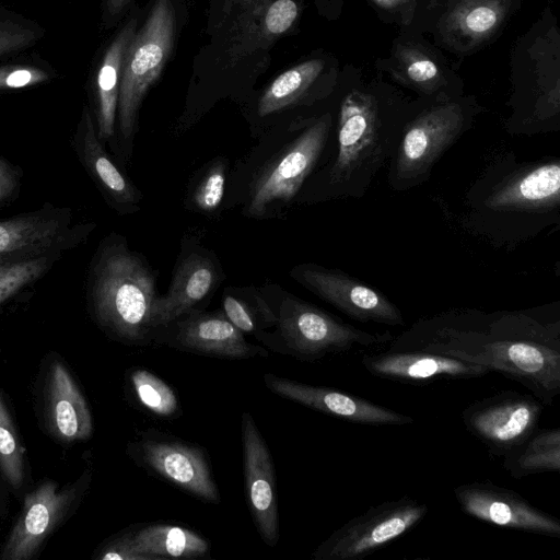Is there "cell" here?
Here are the masks:
<instances>
[{
	"instance_id": "11",
	"label": "cell",
	"mask_w": 560,
	"mask_h": 560,
	"mask_svg": "<svg viewBox=\"0 0 560 560\" xmlns=\"http://www.w3.org/2000/svg\"><path fill=\"white\" fill-rule=\"evenodd\" d=\"M300 285L360 323L405 326L399 307L378 289L351 275L314 262L296 265L290 272Z\"/></svg>"
},
{
	"instance_id": "7",
	"label": "cell",
	"mask_w": 560,
	"mask_h": 560,
	"mask_svg": "<svg viewBox=\"0 0 560 560\" xmlns=\"http://www.w3.org/2000/svg\"><path fill=\"white\" fill-rule=\"evenodd\" d=\"M175 12L171 0H156L125 54L117 104L118 131L130 154L138 113L149 88L160 75L173 47Z\"/></svg>"
},
{
	"instance_id": "16",
	"label": "cell",
	"mask_w": 560,
	"mask_h": 560,
	"mask_svg": "<svg viewBox=\"0 0 560 560\" xmlns=\"http://www.w3.org/2000/svg\"><path fill=\"white\" fill-rule=\"evenodd\" d=\"M241 433L248 508L259 536L273 547L279 540V513L271 454L249 412L242 415Z\"/></svg>"
},
{
	"instance_id": "34",
	"label": "cell",
	"mask_w": 560,
	"mask_h": 560,
	"mask_svg": "<svg viewBox=\"0 0 560 560\" xmlns=\"http://www.w3.org/2000/svg\"><path fill=\"white\" fill-rule=\"evenodd\" d=\"M48 80V73L34 67H0V90L32 86Z\"/></svg>"
},
{
	"instance_id": "24",
	"label": "cell",
	"mask_w": 560,
	"mask_h": 560,
	"mask_svg": "<svg viewBox=\"0 0 560 560\" xmlns=\"http://www.w3.org/2000/svg\"><path fill=\"white\" fill-rule=\"evenodd\" d=\"M137 20H130L106 50L97 74V137L101 141L114 136L121 67L129 43L136 34Z\"/></svg>"
},
{
	"instance_id": "22",
	"label": "cell",
	"mask_w": 560,
	"mask_h": 560,
	"mask_svg": "<svg viewBox=\"0 0 560 560\" xmlns=\"http://www.w3.org/2000/svg\"><path fill=\"white\" fill-rule=\"evenodd\" d=\"M512 0H457L443 16L445 39L459 48H470L488 39L502 24Z\"/></svg>"
},
{
	"instance_id": "23",
	"label": "cell",
	"mask_w": 560,
	"mask_h": 560,
	"mask_svg": "<svg viewBox=\"0 0 560 560\" xmlns=\"http://www.w3.org/2000/svg\"><path fill=\"white\" fill-rule=\"evenodd\" d=\"M129 547L145 560L196 559L209 555L210 544L183 526L154 523L122 534Z\"/></svg>"
},
{
	"instance_id": "28",
	"label": "cell",
	"mask_w": 560,
	"mask_h": 560,
	"mask_svg": "<svg viewBox=\"0 0 560 560\" xmlns=\"http://www.w3.org/2000/svg\"><path fill=\"white\" fill-rule=\"evenodd\" d=\"M323 69L322 60H308L280 74L265 91L258 114L266 116L296 102Z\"/></svg>"
},
{
	"instance_id": "18",
	"label": "cell",
	"mask_w": 560,
	"mask_h": 560,
	"mask_svg": "<svg viewBox=\"0 0 560 560\" xmlns=\"http://www.w3.org/2000/svg\"><path fill=\"white\" fill-rule=\"evenodd\" d=\"M137 445L143 466L203 501H220L218 487L200 447L156 438H142Z\"/></svg>"
},
{
	"instance_id": "38",
	"label": "cell",
	"mask_w": 560,
	"mask_h": 560,
	"mask_svg": "<svg viewBox=\"0 0 560 560\" xmlns=\"http://www.w3.org/2000/svg\"><path fill=\"white\" fill-rule=\"evenodd\" d=\"M130 0H107V10L110 14L119 13Z\"/></svg>"
},
{
	"instance_id": "30",
	"label": "cell",
	"mask_w": 560,
	"mask_h": 560,
	"mask_svg": "<svg viewBox=\"0 0 560 560\" xmlns=\"http://www.w3.org/2000/svg\"><path fill=\"white\" fill-rule=\"evenodd\" d=\"M0 468L14 489L24 483V448L20 443L11 413L0 392Z\"/></svg>"
},
{
	"instance_id": "31",
	"label": "cell",
	"mask_w": 560,
	"mask_h": 560,
	"mask_svg": "<svg viewBox=\"0 0 560 560\" xmlns=\"http://www.w3.org/2000/svg\"><path fill=\"white\" fill-rule=\"evenodd\" d=\"M48 258L34 256L19 261L0 260V304L48 269Z\"/></svg>"
},
{
	"instance_id": "20",
	"label": "cell",
	"mask_w": 560,
	"mask_h": 560,
	"mask_svg": "<svg viewBox=\"0 0 560 560\" xmlns=\"http://www.w3.org/2000/svg\"><path fill=\"white\" fill-rule=\"evenodd\" d=\"M47 417L55 436L66 442L86 440L93 431L88 402L66 366L56 361L49 372Z\"/></svg>"
},
{
	"instance_id": "27",
	"label": "cell",
	"mask_w": 560,
	"mask_h": 560,
	"mask_svg": "<svg viewBox=\"0 0 560 560\" xmlns=\"http://www.w3.org/2000/svg\"><path fill=\"white\" fill-rule=\"evenodd\" d=\"M63 229L59 218L37 213L0 221V258L19 252L45 250L59 240Z\"/></svg>"
},
{
	"instance_id": "5",
	"label": "cell",
	"mask_w": 560,
	"mask_h": 560,
	"mask_svg": "<svg viewBox=\"0 0 560 560\" xmlns=\"http://www.w3.org/2000/svg\"><path fill=\"white\" fill-rule=\"evenodd\" d=\"M262 289L276 314L275 331L267 332L262 342L273 351L315 361L357 348L384 346L394 338L389 331L371 332L347 324L278 285Z\"/></svg>"
},
{
	"instance_id": "19",
	"label": "cell",
	"mask_w": 560,
	"mask_h": 560,
	"mask_svg": "<svg viewBox=\"0 0 560 560\" xmlns=\"http://www.w3.org/2000/svg\"><path fill=\"white\" fill-rule=\"evenodd\" d=\"M362 364L373 376L408 384L482 377L486 366L456 358L416 350H392L363 354Z\"/></svg>"
},
{
	"instance_id": "1",
	"label": "cell",
	"mask_w": 560,
	"mask_h": 560,
	"mask_svg": "<svg viewBox=\"0 0 560 560\" xmlns=\"http://www.w3.org/2000/svg\"><path fill=\"white\" fill-rule=\"evenodd\" d=\"M388 349L416 350L486 366L518 382L544 405L560 394L559 304L487 313L455 308L423 317Z\"/></svg>"
},
{
	"instance_id": "10",
	"label": "cell",
	"mask_w": 560,
	"mask_h": 560,
	"mask_svg": "<svg viewBox=\"0 0 560 560\" xmlns=\"http://www.w3.org/2000/svg\"><path fill=\"white\" fill-rule=\"evenodd\" d=\"M544 404L533 395L502 390L469 404L462 411L467 431L493 457H503L537 428Z\"/></svg>"
},
{
	"instance_id": "35",
	"label": "cell",
	"mask_w": 560,
	"mask_h": 560,
	"mask_svg": "<svg viewBox=\"0 0 560 560\" xmlns=\"http://www.w3.org/2000/svg\"><path fill=\"white\" fill-rule=\"evenodd\" d=\"M298 7L293 0H277L268 9L266 26L271 34L285 32L294 22Z\"/></svg>"
},
{
	"instance_id": "25",
	"label": "cell",
	"mask_w": 560,
	"mask_h": 560,
	"mask_svg": "<svg viewBox=\"0 0 560 560\" xmlns=\"http://www.w3.org/2000/svg\"><path fill=\"white\" fill-rule=\"evenodd\" d=\"M503 468L515 479L560 471V429H536L503 457Z\"/></svg>"
},
{
	"instance_id": "29",
	"label": "cell",
	"mask_w": 560,
	"mask_h": 560,
	"mask_svg": "<svg viewBox=\"0 0 560 560\" xmlns=\"http://www.w3.org/2000/svg\"><path fill=\"white\" fill-rule=\"evenodd\" d=\"M130 383L139 404L153 415L171 418L180 411L173 388L155 374L136 369L130 374Z\"/></svg>"
},
{
	"instance_id": "12",
	"label": "cell",
	"mask_w": 560,
	"mask_h": 560,
	"mask_svg": "<svg viewBox=\"0 0 560 560\" xmlns=\"http://www.w3.org/2000/svg\"><path fill=\"white\" fill-rule=\"evenodd\" d=\"M88 472L85 471L79 480L61 489L55 481L47 480L28 493L0 553V559H32L47 537L78 505L90 482Z\"/></svg>"
},
{
	"instance_id": "36",
	"label": "cell",
	"mask_w": 560,
	"mask_h": 560,
	"mask_svg": "<svg viewBox=\"0 0 560 560\" xmlns=\"http://www.w3.org/2000/svg\"><path fill=\"white\" fill-rule=\"evenodd\" d=\"M34 38L31 30L0 25V56L28 45Z\"/></svg>"
},
{
	"instance_id": "2",
	"label": "cell",
	"mask_w": 560,
	"mask_h": 560,
	"mask_svg": "<svg viewBox=\"0 0 560 560\" xmlns=\"http://www.w3.org/2000/svg\"><path fill=\"white\" fill-rule=\"evenodd\" d=\"M459 226L494 248L511 250L560 225V158L492 156L469 185Z\"/></svg>"
},
{
	"instance_id": "17",
	"label": "cell",
	"mask_w": 560,
	"mask_h": 560,
	"mask_svg": "<svg viewBox=\"0 0 560 560\" xmlns=\"http://www.w3.org/2000/svg\"><path fill=\"white\" fill-rule=\"evenodd\" d=\"M262 380L273 394L348 422L406 425L415 421L410 416L335 388L304 384L271 373H265Z\"/></svg>"
},
{
	"instance_id": "15",
	"label": "cell",
	"mask_w": 560,
	"mask_h": 560,
	"mask_svg": "<svg viewBox=\"0 0 560 560\" xmlns=\"http://www.w3.org/2000/svg\"><path fill=\"white\" fill-rule=\"evenodd\" d=\"M224 275L214 254L202 247L183 249L166 293L155 299L150 317L153 334L177 318L202 310Z\"/></svg>"
},
{
	"instance_id": "8",
	"label": "cell",
	"mask_w": 560,
	"mask_h": 560,
	"mask_svg": "<svg viewBox=\"0 0 560 560\" xmlns=\"http://www.w3.org/2000/svg\"><path fill=\"white\" fill-rule=\"evenodd\" d=\"M332 122L330 113L313 119L260 170L252 185L247 215L266 218L276 205L288 203L296 196L331 141Z\"/></svg>"
},
{
	"instance_id": "6",
	"label": "cell",
	"mask_w": 560,
	"mask_h": 560,
	"mask_svg": "<svg viewBox=\"0 0 560 560\" xmlns=\"http://www.w3.org/2000/svg\"><path fill=\"white\" fill-rule=\"evenodd\" d=\"M476 108L462 101L433 103L408 116L387 165V184L407 191L429 180L441 158L468 131Z\"/></svg>"
},
{
	"instance_id": "26",
	"label": "cell",
	"mask_w": 560,
	"mask_h": 560,
	"mask_svg": "<svg viewBox=\"0 0 560 560\" xmlns=\"http://www.w3.org/2000/svg\"><path fill=\"white\" fill-rule=\"evenodd\" d=\"M221 311L243 334L262 341L268 329L276 325L273 307L264 289L229 287L224 290Z\"/></svg>"
},
{
	"instance_id": "21",
	"label": "cell",
	"mask_w": 560,
	"mask_h": 560,
	"mask_svg": "<svg viewBox=\"0 0 560 560\" xmlns=\"http://www.w3.org/2000/svg\"><path fill=\"white\" fill-rule=\"evenodd\" d=\"M77 145L86 170L115 209L120 213L136 212L142 195L104 150L89 110H84L83 128Z\"/></svg>"
},
{
	"instance_id": "4",
	"label": "cell",
	"mask_w": 560,
	"mask_h": 560,
	"mask_svg": "<svg viewBox=\"0 0 560 560\" xmlns=\"http://www.w3.org/2000/svg\"><path fill=\"white\" fill-rule=\"evenodd\" d=\"M156 298V273L145 258L130 249L124 236L104 240L91 278L97 323L126 343H147L153 339L150 317Z\"/></svg>"
},
{
	"instance_id": "33",
	"label": "cell",
	"mask_w": 560,
	"mask_h": 560,
	"mask_svg": "<svg viewBox=\"0 0 560 560\" xmlns=\"http://www.w3.org/2000/svg\"><path fill=\"white\" fill-rule=\"evenodd\" d=\"M404 77L424 94H434L442 86V75L435 62L422 52L407 49L399 54Z\"/></svg>"
},
{
	"instance_id": "3",
	"label": "cell",
	"mask_w": 560,
	"mask_h": 560,
	"mask_svg": "<svg viewBox=\"0 0 560 560\" xmlns=\"http://www.w3.org/2000/svg\"><path fill=\"white\" fill-rule=\"evenodd\" d=\"M408 116L370 92L353 90L339 108L330 161L312 179L313 201L361 199L388 165Z\"/></svg>"
},
{
	"instance_id": "37",
	"label": "cell",
	"mask_w": 560,
	"mask_h": 560,
	"mask_svg": "<svg viewBox=\"0 0 560 560\" xmlns=\"http://www.w3.org/2000/svg\"><path fill=\"white\" fill-rule=\"evenodd\" d=\"M19 176L14 167L0 158V203L8 200L18 189Z\"/></svg>"
},
{
	"instance_id": "39",
	"label": "cell",
	"mask_w": 560,
	"mask_h": 560,
	"mask_svg": "<svg viewBox=\"0 0 560 560\" xmlns=\"http://www.w3.org/2000/svg\"><path fill=\"white\" fill-rule=\"evenodd\" d=\"M376 3L384 8L396 7L401 0H374Z\"/></svg>"
},
{
	"instance_id": "32",
	"label": "cell",
	"mask_w": 560,
	"mask_h": 560,
	"mask_svg": "<svg viewBox=\"0 0 560 560\" xmlns=\"http://www.w3.org/2000/svg\"><path fill=\"white\" fill-rule=\"evenodd\" d=\"M225 172L226 163L214 161L201 173L190 194V202L195 209L203 213H212L221 206Z\"/></svg>"
},
{
	"instance_id": "14",
	"label": "cell",
	"mask_w": 560,
	"mask_h": 560,
	"mask_svg": "<svg viewBox=\"0 0 560 560\" xmlns=\"http://www.w3.org/2000/svg\"><path fill=\"white\" fill-rule=\"evenodd\" d=\"M153 339L180 351L232 360L268 355L264 347L247 342L222 311H192L158 328Z\"/></svg>"
},
{
	"instance_id": "13",
	"label": "cell",
	"mask_w": 560,
	"mask_h": 560,
	"mask_svg": "<svg viewBox=\"0 0 560 560\" xmlns=\"http://www.w3.org/2000/svg\"><path fill=\"white\" fill-rule=\"evenodd\" d=\"M460 510L488 524L549 537H560V521L532 505L518 492L491 481H475L453 490Z\"/></svg>"
},
{
	"instance_id": "9",
	"label": "cell",
	"mask_w": 560,
	"mask_h": 560,
	"mask_svg": "<svg viewBox=\"0 0 560 560\" xmlns=\"http://www.w3.org/2000/svg\"><path fill=\"white\" fill-rule=\"evenodd\" d=\"M429 506L404 495L371 506L332 532L314 550V560H357L369 556L413 529Z\"/></svg>"
}]
</instances>
